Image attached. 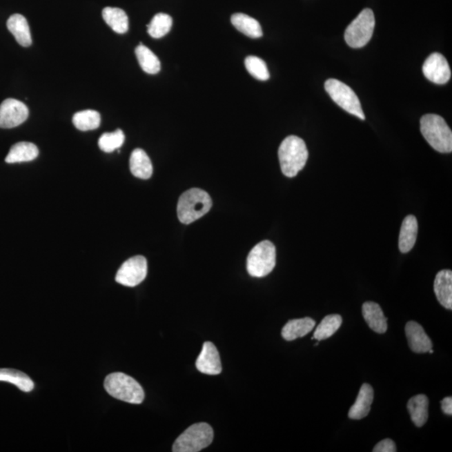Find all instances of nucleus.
Wrapping results in <instances>:
<instances>
[{"label": "nucleus", "mask_w": 452, "mask_h": 452, "mask_svg": "<svg viewBox=\"0 0 452 452\" xmlns=\"http://www.w3.org/2000/svg\"><path fill=\"white\" fill-rule=\"evenodd\" d=\"M278 157L283 175L293 178L305 167L308 159L305 141L297 136L286 137L279 148Z\"/></svg>", "instance_id": "nucleus-1"}, {"label": "nucleus", "mask_w": 452, "mask_h": 452, "mask_svg": "<svg viewBox=\"0 0 452 452\" xmlns=\"http://www.w3.org/2000/svg\"><path fill=\"white\" fill-rule=\"evenodd\" d=\"M420 132L435 151H452V132L445 119L435 114H426L420 119Z\"/></svg>", "instance_id": "nucleus-2"}, {"label": "nucleus", "mask_w": 452, "mask_h": 452, "mask_svg": "<svg viewBox=\"0 0 452 452\" xmlns=\"http://www.w3.org/2000/svg\"><path fill=\"white\" fill-rule=\"evenodd\" d=\"M212 207V200L207 192L195 188L184 192L178 203V217L183 224H190L206 215Z\"/></svg>", "instance_id": "nucleus-3"}, {"label": "nucleus", "mask_w": 452, "mask_h": 452, "mask_svg": "<svg viewBox=\"0 0 452 452\" xmlns=\"http://www.w3.org/2000/svg\"><path fill=\"white\" fill-rule=\"evenodd\" d=\"M105 390L121 402L139 404L144 402V391L137 380L124 373H112L104 381Z\"/></svg>", "instance_id": "nucleus-4"}, {"label": "nucleus", "mask_w": 452, "mask_h": 452, "mask_svg": "<svg viewBox=\"0 0 452 452\" xmlns=\"http://www.w3.org/2000/svg\"><path fill=\"white\" fill-rule=\"evenodd\" d=\"M213 439L214 431L209 424H195L177 438L173 451L198 452L209 446Z\"/></svg>", "instance_id": "nucleus-5"}, {"label": "nucleus", "mask_w": 452, "mask_h": 452, "mask_svg": "<svg viewBox=\"0 0 452 452\" xmlns=\"http://www.w3.org/2000/svg\"><path fill=\"white\" fill-rule=\"evenodd\" d=\"M276 247L269 241H263L254 247L247 257V271L251 277H264L276 266Z\"/></svg>", "instance_id": "nucleus-6"}, {"label": "nucleus", "mask_w": 452, "mask_h": 452, "mask_svg": "<svg viewBox=\"0 0 452 452\" xmlns=\"http://www.w3.org/2000/svg\"><path fill=\"white\" fill-rule=\"evenodd\" d=\"M375 27V18L373 12L371 9H364L346 29V43L351 48H362L371 40Z\"/></svg>", "instance_id": "nucleus-7"}, {"label": "nucleus", "mask_w": 452, "mask_h": 452, "mask_svg": "<svg viewBox=\"0 0 452 452\" xmlns=\"http://www.w3.org/2000/svg\"><path fill=\"white\" fill-rule=\"evenodd\" d=\"M324 86L326 92L340 108L361 120H365L359 97L348 85L337 79H328Z\"/></svg>", "instance_id": "nucleus-8"}, {"label": "nucleus", "mask_w": 452, "mask_h": 452, "mask_svg": "<svg viewBox=\"0 0 452 452\" xmlns=\"http://www.w3.org/2000/svg\"><path fill=\"white\" fill-rule=\"evenodd\" d=\"M148 263L143 255H136L121 266L116 275V282L121 285L135 288L146 278Z\"/></svg>", "instance_id": "nucleus-9"}, {"label": "nucleus", "mask_w": 452, "mask_h": 452, "mask_svg": "<svg viewBox=\"0 0 452 452\" xmlns=\"http://www.w3.org/2000/svg\"><path fill=\"white\" fill-rule=\"evenodd\" d=\"M29 109L22 101L9 98L0 105V128H13L25 123Z\"/></svg>", "instance_id": "nucleus-10"}, {"label": "nucleus", "mask_w": 452, "mask_h": 452, "mask_svg": "<svg viewBox=\"0 0 452 452\" xmlns=\"http://www.w3.org/2000/svg\"><path fill=\"white\" fill-rule=\"evenodd\" d=\"M424 76L435 84L443 85L450 81L451 72L446 59L440 53H433L424 62Z\"/></svg>", "instance_id": "nucleus-11"}, {"label": "nucleus", "mask_w": 452, "mask_h": 452, "mask_svg": "<svg viewBox=\"0 0 452 452\" xmlns=\"http://www.w3.org/2000/svg\"><path fill=\"white\" fill-rule=\"evenodd\" d=\"M196 368L200 373L208 375H217L222 371L221 357L215 345L206 342L202 353L196 360Z\"/></svg>", "instance_id": "nucleus-12"}, {"label": "nucleus", "mask_w": 452, "mask_h": 452, "mask_svg": "<svg viewBox=\"0 0 452 452\" xmlns=\"http://www.w3.org/2000/svg\"><path fill=\"white\" fill-rule=\"evenodd\" d=\"M406 334L409 346L413 352L416 353H424L431 351L433 344L429 337H428L422 325L418 322H408L406 326Z\"/></svg>", "instance_id": "nucleus-13"}, {"label": "nucleus", "mask_w": 452, "mask_h": 452, "mask_svg": "<svg viewBox=\"0 0 452 452\" xmlns=\"http://www.w3.org/2000/svg\"><path fill=\"white\" fill-rule=\"evenodd\" d=\"M434 291L440 304L446 309H452V273L442 270L436 275Z\"/></svg>", "instance_id": "nucleus-14"}, {"label": "nucleus", "mask_w": 452, "mask_h": 452, "mask_svg": "<svg viewBox=\"0 0 452 452\" xmlns=\"http://www.w3.org/2000/svg\"><path fill=\"white\" fill-rule=\"evenodd\" d=\"M363 316L369 327L377 333L383 334L387 331V317L384 316L382 308L376 302H364L362 308Z\"/></svg>", "instance_id": "nucleus-15"}, {"label": "nucleus", "mask_w": 452, "mask_h": 452, "mask_svg": "<svg viewBox=\"0 0 452 452\" xmlns=\"http://www.w3.org/2000/svg\"><path fill=\"white\" fill-rule=\"evenodd\" d=\"M373 402V390L371 384H364L360 388L359 395L353 406L348 411V417L352 420H361L371 412Z\"/></svg>", "instance_id": "nucleus-16"}, {"label": "nucleus", "mask_w": 452, "mask_h": 452, "mask_svg": "<svg viewBox=\"0 0 452 452\" xmlns=\"http://www.w3.org/2000/svg\"><path fill=\"white\" fill-rule=\"evenodd\" d=\"M7 27L19 45L28 47L32 44L29 23L25 17L19 14L11 15L8 19Z\"/></svg>", "instance_id": "nucleus-17"}, {"label": "nucleus", "mask_w": 452, "mask_h": 452, "mask_svg": "<svg viewBox=\"0 0 452 452\" xmlns=\"http://www.w3.org/2000/svg\"><path fill=\"white\" fill-rule=\"evenodd\" d=\"M418 222L414 215L404 218L400 228L399 248L402 253H408L414 247L417 238Z\"/></svg>", "instance_id": "nucleus-18"}, {"label": "nucleus", "mask_w": 452, "mask_h": 452, "mask_svg": "<svg viewBox=\"0 0 452 452\" xmlns=\"http://www.w3.org/2000/svg\"><path fill=\"white\" fill-rule=\"evenodd\" d=\"M316 322L311 317L290 320L282 328V335L286 341H293L305 337L315 327Z\"/></svg>", "instance_id": "nucleus-19"}, {"label": "nucleus", "mask_w": 452, "mask_h": 452, "mask_svg": "<svg viewBox=\"0 0 452 452\" xmlns=\"http://www.w3.org/2000/svg\"><path fill=\"white\" fill-rule=\"evenodd\" d=\"M130 170L133 176L141 179H148L153 175V164L146 152L137 148L130 157Z\"/></svg>", "instance_id": "nucleus-20"}, {"label": "nucleus", "mask_w": 452, "mask_h": 452, "mask_svg": "<svg viewBox=\"0 0 452 452\" xmlns=\"http://www.w3.org/2000/svg\"><path fill=\"white\" fill-rule=\"evenodd\" d=\"M38 155L39 149L34 144L21 141L10 148L6 158V162L8 164L30 162L37 159Z\"/></svg>", "instance_id": "nucleus-21"}, {"label": "nucleus", "mask_w": 452, "mask_h": 452, "mask_svg": "<svg viewBox=\"0 0 452 452\" xmlns=\"http://www.w3.org/2000/svg\"><path fill=\"white\" fill-rule=\"evenodd\" d=\"M231 23L239 32L250 38H260L263 35L260 23L249 15L235 14L231 17Z\"/></svg>", "instance_id": "nucleus-22"}, {"label": "nucleus", "mask_w": 452, "mask_h": 452, "mask_svg": "<svg viewBox=\"0 0 452 452\" xmlns=\"http://www.w3.org/2000/svg\"><path fill=\"white\" fill-rule=\"evenodd\" d=\"M408 411L410 412L413 423L417 427H422L428 420L429 400L426 395H417L409 400Z\"/></svg>", "instance_id": "nucleus-23"}, {"label": "nucleus", "mask_w": 452, "mask_h": 452, "mask_svg": "<svg viewBox=\"0 0 452 452\" xmlns=\"http://www.w3.org/2000/svg\"><path fill=\"white\" fill-rule=\"evenodd\" d=\"M102 18L108 23V26L117 34H125L128 30V15L124 10L119 8H105L102 10Z\"/></svg>", "instance_id": "nucleus-24"}, {"label": "nucleus", "mask_w": 452, "mask_h": 452, "mask_svg": "<svg viewBox=\"0 0 452 452\" xmlns=\"http://www.w3.org/2000/svg\"><path fill=\"white\" fill-rule=\"evenodd\" d=\"M0 381L13 384L23 392H30L35 387L32 380L26 373L13 369H0Z\"/></svg>", "instance_id": "nucleus-25"}, {"label": "nucleus", "mask_w": 452, "mask_h": 452, "mask_svg": "<svg viewBox=\"0 0 452 452\" xmlns=\"http://www.w3.org/2000/svg\"><path fill=\"white\" fill-rule=\"evenodd\" d=\"M135 54L144 72L155 75L160 72L161 64L158 57L147 46L140 43L135 50Z\"/></svg>", "instance_id": "nucleus-26"}, {"label": "nucleus", "mask_w": 452, "mask_h": 452, "mask_svg": "<svg viewBox=\"0 0 452 452\" xmlns=\"http://www.w3.org/2000/svg\"><path fill=\"white\" fill-rule=\"evenodd\" d=\"M343 318L339 314H331L326 316L314 333L312 340L322 341L328 339L341 327Z\"/></svg>", "instance_id": "nucleus-27"}, {"label": "nucleus", "mask_w": 452, "mask_h": 452, "mask_svg": "<svg viewBox=\"0 0 452 452\" xmlns=\"http://www.w3.org/2000/svg\"><path fill=\"white\" fill-rule=\"evenodd\" d=\"M72 123L78 130L84 132L95 130L101 124V115L94 110H85L75 114Z\"/></svg>", "instance_id": "nucleus-28"}, {"label": "nucleus", "mask_w": 452, "mask_h": 452, "mask_svg": "<svg viewBox=\"0 0 452 452\" xmlns=\"http://www.w3.org/2000/svg\"><path fill=\"white\" fill-rule=\"evenodd\" d=\"M173 19L170 15L164 13L157 14L147 26L148 33L151 37L159 39L170 32Z\"/></svg>", "instance_id": "nucleus-29"}, {"label": "nucleus", "mask_w": 452, "mask_h": 452, "mask_svg": "<svg viewBox=\"0 0 452 452\" xmlns=\"http://www.w3.org/2000/svg\"><path fill=\"white\" fill-rule=\"evenodd\" d=\"M125 135L121 129L113 132H106L100 137L98 145L101 151L112 153L123 146Z\"/></svg>", "instance_id": "nucleus-30"}, {"label": "nucleus", "mask_w": 452, "mask_h": 452, "mask_svg": "<svg viewBox=\"0 0 452 452\" xmlns=\"http://www.w3.org/2000/svg\"><path fill=\"white\" fill-rule=\"evenodd\" d=\"M245 66L248 72L260 81H267L270 78L268 68H267L266 62L262 59L257 57L250 56L246 58Z\"/></svg>", "instance_id": "nucleus-31"}, {"label": "nucleus", "mask_w": 452, "mask_h": 452, "mask_svg": "<svg viewBox=\"0 0 452 452\" xmlns=\"http://www.w3.org/2000/svg\"><path fill=\"white\" fill-rule=\"evenodd\" d=\"M396 451L395 444L391 439L383 440L373 449V452H395Z\"/></svg>", "instance_id": "nucleus-32"}, {"label": "nucleus", "mask_w": 452, "mask_h": 452, "mask_svg": "<svg viewBox=\"0 0 452 452\" xmlns=\"http://www.w3.org/2000/svg\"><path fill=\"white\" fill-rule=\"evenodd\" d=\"M442 410L446 415H452V398L451 397H446L445 399L442 400Z\"/></svg>", "instance_id": "nucleus-33"}, {"label": "nucleus", "mask_w": 452, "mask_h": 452, "mask_svg": "<svg viewBox=\"0 0 452 452\" xmlns=\"http://www.w3.org/2000/svg\"><path fill=\"white\" fill-rule=\"evenodd\" d=\"M429 353H434L433 349L431 348V351H429Z\"/></svg>", "instance_id": "nucleus-34"}]
</instances>
